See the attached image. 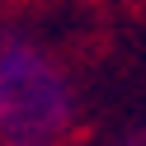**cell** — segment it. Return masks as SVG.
Returning a JSON list of instances; mask_svg holds the SVG:
<instances>
[{
    "mask_svg": "<svg viewBox=\"0 0 146 146\" xmlns=\"http://www.w3.org/2000/svg\"><path fill=\"white\" fill-rule=\"evenodd\" d=\"M10 146H52V141H10Z\"/></svg>",
    "mask_w": 146,
    "mask_h": 146,
    "instance_id": "obj_2",
    "label": "cell"
},
{
    "mask_svg": "<svg viewBox=\"0 0 146 146\" xmlns=\"http://www.w3.org/2000/svg\"><path fill=\"white\" fill-rule=\"evenodd\" d=\"M76 99L61 66L24 38L0 42V132L10 141H52L66 132Z\"/></svg>",
    "mask_w": 146,
    "mask_h": 146,
    "instance_id": "obj_1",
    "label": "cell"
},
{
    "mask_svg": "<svg viewBox=\"0 0 146 146\" xmlns=\"http://www.w3.org/2000/svg\"><path fill=\"white\" fill-rule=\"evenodd\" d=\"M127 146H146V132H141V137H132V141H127Z\"/></svg>",
    "mask_w": 146,
    "mask_h": 146,
    "instance_id": "obj_3",
    "label": "cell"
}]
</instances>
